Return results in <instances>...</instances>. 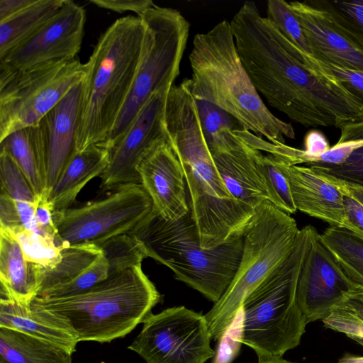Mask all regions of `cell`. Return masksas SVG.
I'll use <instances>...</instances> for the list:
<instances>
[{"label":"cell","mask_w":363,"mask_h":363,"mask_svg":"<svg viewBox=\"0 0 363 363\" xmlns=\"http://www.w3.org/2000/svg\"><path fill=\"white\" fill-rule=\"evenodd\" d=\"M240 60L270 106L305 127H335L363 119V108L313 56L290 43L255 2L230 21Z\"/></svg>","instance_id":"obj_1"},{"label":"cell","mask_w":363,"mask_h":363,"mask_svg":"<svg viewBox=\"0 0 363 363\" xmlns=\"http://www.w3.org/2000/svg\"><path fill=\"white\" fill-rule=\"evenodd\" d=\"M209 149L219 174L233 196L254 208L264 201L272 203L257 167V148L234 130H228Z\"/></svg>","instance_id":"obj_19"},{"label":"cell","mask_w":363,"mask_h":363,"mask_svg":"<svg viewBox=\"0 0 363 363\" xmlns=\"http://www.w3.org/2000/svg\"><path fill=\"white\" fill-rule=\"evenodd\" d=\"M289 6L302 26L313 57L363 71V51L316 1H290Z\"/></svg>","instance_id":"obj_20"},{"label":"cell","mask_w":363,"mask_h":363,"mask_svg":"<svg viewBox=\"0 0 363 363\" xmlns=\"http://www.w3.org/2000/svg\"><path fill=\"white\" fill-rule=\"evenodd\" d=\"M99 247L108 262V275L140 265L146 257L140 245L128 234L114 237Z\"/></svg>","instance_id":"obj_35"},{"label":"cell","mask_w":363,"mask_h":363,"mask_svg":"<svg viewBox=\"0 0 363 363\" xmlns=\"http://www.w3.org/2000/svg\"><path fill=\"white\" fill-rule=\"evenodd\" d=\"M65 0H36L0 23V58L30 38L53 18Z\"/></svg>","instance_id":"obj_26"},{"label":"cell","mask_w":363,"mask_h":363,"mask_svg":"<svg viewBox=\"0 0 363 363\" xmlns=\"http://www.w3.org/2000/svg\"><path fill=\"white\" fill-rule=\"evenodd\" d=\"M191 93L196 100L225 111L240 126L281 145L294 139L293 126L274 115L255 88L238 54L230 23L223 20L196 34L189 56Z\"/></svg>","instance_id":"obj_3"},{"label":"cell","mask_w":363,"mask_h":363,"mask_svg":"<svg viewBox=\"0 0 363 363\" xmlns=\"http://www.w3.org/2000/svg\"><path fill=\"white\" fill-rule=\"evenodd\" d=\"M7 230L18 242L28 262L44 268H52L60 261L62 246H57L53 238L42 235L23 227Z\"/></svg>","instance_id":"obj_30"},{"label":"cell","mask_w":363,"mask_h":363,"mask_svg":"<svg viewBox=\"0 0 363 363\" xmlns=\"http://www.w3.org/2000/svg\"><path fill=\"white\" fill-rule=\"evenodd\" d=\"M340 129L339 140L352 147L350 157L340 164L313 163L308 166L337 180L363 186V119L346 123Z\"/></svg>","instance_id":"obj_29"},{"label":"cell","mask_w":363,"mask_h":363,"mask_svg":"<svg viewBox=\"0 0 363 363\" xmlns=\"http://www.w3.org/2000/svg\"><path fill=\"white\" fill-rule=\"evenodd\" d=\"M36 0H0V23L18 14Z\"/></svg>","instance_id":"obj_43"},{"label":"cell","mask_w":363,"mask_h":363,"mask_svg":"<svg viewBox=\"0 0 363 363\" xmlns=\"http://www.w3.org/2000/svg\"><path fill=\"white\" fill-rule=\"evenodd\" d=\"M83 82V81H82ZM82 82L35 125V140L47 198L60 177L74 157Z\"/></svg>","instance_id":"obj_16"},{"label":"cell","mask_w":363,"mask_h":363,"mask_svg":"<svg viewBox=\"0 0 363 363\" xmlns=\"http://www.w3.org/2000/svg\"><path fill=\"white\" fill-rule=\"evenodd\" d=\"M153 211L152 200L140 184L123 185L103 199L53 211L55 243L99 246L127 234Z\"/></svg>","instance_id":"obj_11"},{"label":"cell","mask_w":363,"mask_h":363,"mask_svg":"<svg viewBox=\"0 0 363 363\" xmlns=\"http://www.w3.org/2000/svg\"><path fill=\"white\" fill-rule=\"evenodd\" d=\"M85 21L84 8L65 0L53 18L0 58V66L20 70L49 62L75 59L81 48Z\"/></svg>","instance_id":"obj_15"},{"label":"cell","mask_w":363,"mask_h":363,"mask_svg":"<svg viewBox=\"0 0 363 363\" xmlns=\"http://www.w3.org/2000/svg\"><path fill=\"white\" fill-rule=\"evenodd\" d=\"M171 88L154 94L120 140L110 150L109 163L100 176L103 191L140 184L138 167L160 141L167 138L164 113Z\"/></svg>","instance_id":"obj_13"},{"label":"cell","mask_w":363,"mask_h":363,"mask_svg":"<svg viewBox=\"0 0 363 363\" xmlns=\"http://www.w3.org/2000/svg\"><path fill=\"white\" fill-rule=\"evenodd\" d=\"M255 161L259 172L270 193L272 203L289 214L294 213L297 209L289 184L279 169L276 157L270 153L264 155L257 149Z\"/></svg>","instance_id":"obj_31"},{"label":"cell","mask_w":363,"mask_h":363,"mask_svg":"<svg viewBox=\"0 0 363 363\" xmlns=\"http://www.w3.org/2000/svg\"><path fill=\"white\" fill-rule=\"evenodd\" d=\"M89 2L99 8L120 13L133 11L137 16L155 4L151 0H90Z\"/></svg>","instance_id":"obj_41"},{"label":"cell","mask_w":363,"mask_h":363,"mask_svg":"<svg viewBox=\"0 0 363 363\" xmlns=\"http://www.w3.org/2000/svg\"><path fill=\"white\" fill-rule=\"evenodd\" d=\"M324 176L326 177L331 182L335 184L342 194H348L352 196L363 204V186L347 184L330 177L325 175Z\"/></svg>","instance_id":"obj_44"},{"label":"cell","mask_w":363,"mask_h":363,"mask_svg":"<svg viewBox=\"0 0 363 363\" xmlns=\"http://www.w3.org/2000/svg\"><path fill=\"white\" fill-rule=\"evenodd\" d=\"M349 337L363 346V337H357V336H354V335H350V336H349Z\"/></svg>","instance_id":"obj_47"},{"label":"cell","mask_w":363,"mask_h":363,"mask_svg":"<svg viewBox=\"0 0 363 363\" xmlns=\"http://www.w3.org/2000/svg\"><path fill=\"white\" fill-rule=\"evenodd\" d=\"M320 238L350 281L363 292V239L347 229L331 225Z\"/></svg>","instance_id":"obj_27"},{"label":"cell","mask_w":363,"mask_h":363,"mask_svg":"<svg viewBox=\"0 0 363 363\" xmlns=\"http://www.w3.org/2000/svg\"><path fill=\"white\" fill-rule=\"evenodd\" d=\"M0 327L50 342L72 354L79 342L76 330L66 318L33 303L0 300Z\"/></svg>","instance_id":"obj_22"},{"label":"cell","mask_w":363,"mask_h":363,"mask_svg":"<svg viewBox=\"0 0 363 363\" xmlns=\"http://www.w3.org/2000/svg\"><path fill=\"white\" fill-rule=\"evenodd\" d=\"M267 15L290 43L305 54L312 56L302 26L290 9L289 2L284 0H269L267 4Z\"/></svg>","instance_id":"obj_36"},{"label":"cell","mask_w":363,"mask_h":363,"mask_svg":"<svg viewBox=\"0 0 363 363\" xmlns=\"http://www.w3.org/2000/svg\"><path fill=\"white\" fill-rule=\"evenodd\" d=\"M314 59L319 68L342 86L363 108V71L346 69Z\"/></svg>","instance_id":"obj_38"},{"label":"cell","mask_w":363,"mask_h":363,"mask_svg":"<svg viewBox=\"0 0 363 363\" xmlns=\"http://www.w3.org/2000/svg\"><path fill=\"white\" fill-rule=\"evenodd\" d=\"M72 354L55 344L0 327V363H72Z\"/></svg>","instance_id":"obj_25"},{"label":"cell","mask_w":363,"mask_h":363,"mask_svg":"<svg viewBox=\"0 0 363 363\" xmlns=\"http://www.w3.org/2000/svg\"><path fill=\"white\" fill-rule=\"evenodd\" d=\"M109 159L110 150L97 145L77 152L48 194L52 211L70 208L84 186L106 170Z\"/></svg>","instance_id":"obj_24"},{"label":"cell","mask_w":363,"mask_h":363,"mask_svg":"<svg viewBox=\"0 0 363 363\" xmlns=\"http://www.w3.org/2000/svg\"><path fill=\"white\" fill-rule=\"evenodd\" d=\"M75 58L15 70L0 66V141L36 125L87 73Z\"/></svg>","instance_id":"obj_10"},{"label":"cell","mask_w":363,"mask_h":363,"mask_svg":"<svg viewBox=\"0 0 363 363\" xmlns=\"http://www.w3.org/2000/svg\"><path fill=\"white\" fill-rule=\"evenodd\" d=\"M362 292L347 278L315 230L304 259L296 301L306 323L325 319L350 295Z\"/></svg>","instance_id":"obj_14"},{"label":"cell","mask_w":363,"mask_h":363,"mask_svg":"<svg viewBox=\"0 0 363 363\" xmlns=\"http://www.w3.org/2000/svg\"><path fill=\"white\" fill-rule=\"evenodd\" d=\"M336 363H363V357L345 354Z\"/></svg>","instance_id":"obj_45"},{"label":"cell","mask_w":363,"mask_h":363,"mask_svg":"<svg viewBox=\"0 0 363 363\" xmlns=\"http://www.w3.org/2000/svg\"><path fill=\"white\" fill-rule=\"evenodd\" d=\"M145 26L138 16L114 21L86 62L76 133V151L103 145L130 94L139 64Z\"/></svg>","instance_id":"obj_4"},{"label":"cell","mask_w":363,"mask_h":363,"mask_svg":"<svg viewBox=\"0 0 363 363\" xmlns=\"http://www.w3.org/2000/svg\"><path fill=\"white\" fill-rule=\"evenodd\" d=\"M342 194L346 219L345 229L363 239V204L348 194Z\"/></svg>","instance_id":"obj_40"},{"label":"cell","mask_w":363,"mask_h":363,"mask_svg":"<svg viewBox=\"0 0 363 363\" xmlns=\"http://www.w3.org/2000/svg\"><path fill=\"white\" fill-rule=\"evenodd\" d=\"M299 231L296 220L270 201H264L255 208L243 233L236 274L223 296L204 315L212 340L225 335L247 296L286 260Z\"/></svg>","instance_id":"obj_8"},{"label":"cell","mask_w":363,"mask_h":363,"mask_svg":"<svg viewBox=\"0 0 363 363\" xmlns=\"http://www.w3.org/2000/svg\"><path fill=\"white\" fill-rule=\"evenodd\" d=\"M128 349L147 363H206L215 355L204 315L185 306L150 313Z\"/></svg>","instance_id":"obj_12"},{"label":"cell","mask_w":363,"mask_h":363,"mask_svg":"<svg viewBox=\"0 0 363 363\" xmlns=\"http://www.w3.org/2000/svg\"><path fill=\"white\" fill-rule=\"evenodd\" d=\"M326 328L363 337V292L350 295L323 320Z\"/></svg>","instance_id":"obj_32"},{"label":"cell","mask_w":363,"mask_h":363,"mask_svg":"<svg viewBox=\"0 0 363 363\" xmlns=\"http://www.w3.org/2000/svg\"><path fill=\"white\" fill-rule=\"evenodd\" d=\"M138 170L140 184L162 218L174 221L189 212L184 171L167 138L152 148Z\"/></svg>","instance_id":"obj_18"},{"label":"cell","mask_w":363,"mask_h":363,"mask_svg":"<svg viewBox=\"0 0 363 363\" xmlns=\"http://www.w3.org/2000/svg\"><path fill=\"white\" fill-rule=\"evenodd\" d=\"M275 157L288 180L296 209L331 226L345 228L343 194L340 189L311 167L290 165Z\"/></svg>","instance_id":"obj_21"},{"label":"cell","mask_w":363,"mask_h":363,"mask_svg":"<svg viewBox=\"0 0 363 363\" xmlns=\"http://www.w3.org/2000/svg\"><path fill=\"white\" fill-rule=\"evenodd\" d=\"M35 218L40 234L53 238L55 240L57 229L53 220V211L48 200H40L36 208Z\"/></svg>","instance_id":"obj_42"},{"label":"cell","mask_w":363,"mask_h":363,"mask_svg":"<svg viewBox=\"0 0 363 363\" xmlns=\"http://www.w3.org/2000/svg\"><path fill=\"white\" fill-rule=\"evenodd\" d=\"M196 104L201 128L208 146L224 131L242 128L236 120L219 107L201 100H196Z\"/></svg>","instance_id":"obj_37"},{"label":"cell","mask_w":363,"mask_h":363,"mask_svg":"<svg viewBox=\"0 0 363 363\" xmlns=\"http://www.w3.org/2000/svg\"><path fill=\"white\" fill-rule=\"evenodd\" d=\"M61 259L52 268L40 267V298H60L82 294L106 279L109 266L95 244L62 245Z\"/></svg>","instance_id":"obj_17"},{"label":"cell","mask_w":363,"mask_h":363,"mask_svg":"<svg viewBox=\"0 0 363 363\" xmlns=\"http://www.w3.org/2000/svg\"><path fill=\"white\" fill-rule=\"evenodd\" d=\"M257 363H297L284 359L283 357L258 358Z\"/></svg>","instance_id":"obj_46"},{"label":"cell","mask_w":363,"mask_h":363,"mask_svg":"<svg viewBox=\"0 0 363 363\" xmlns=\"http://www.w3.org/2000/svg\"><path fill=\"white\" fill-rule=\"evenodd\" d=\"M17 163L37 196L48 200L45 182L42 174L35 140V126L15 131L0 141Z\"/></svg>","instance_id":"obj_28"},{"label":"cell","mask_w":363,"mask_h":363,"mask_svg":"<svg viewBox=\"0 0 363 363\" xmlns=\"http://www.w3.org/2000/svg\"><path fill=\"white\" fill-rule=\"evenodd\" d=\"M1 192L11 199L37 203L41 198L35 194L23 172L5 150L0 149Z\"/></svg>","instance_id":"obj_34"},{"label":"cell","mask_w":363,"mask_h":363,"mask_svg":"<svg viewBox=\"0 0 363 363\" xmlns=\"http://www.w3.org/2000/svg\"><path fill=\"white\" fill-rule=\"evenodd\" d=\"M316 1L363 51V0Z\"/></svg>","instance_id":"obj_33"},{"label":"cell","mask_w":363,"mask_h":363,"mask_svg":"<svg viewBox=\"0 0 363 363\" xmlns=\"http://www.w3.org/2000/svg\"><path fill=\"white\" fill-rule=\"evenodd\" d=\"M316 229H300L286 260L245 298L240 341L257 358L283 357L301 342L307 325L296 301L299 274Z\"/></svg>","instance_id":"obj_7"},{"label":"cell","mask_w":363,"mask_h":363,"mask_svg":"<svg viewBox=\"0 0 363 363\" xmlns=\"http://www.w3.org/2000/svg\"><path fill=\"white\" fill-rule=\"evenodd\" d=\"M304 145V150L297 149L296 150V165L308 164L330 148L325 135L317 130H311L306 134Z\"/></svg>","instance_id":"obj_39"},{"label":"cell","mask_w":363,"mask_h":363,"mask_svg":"<svg viewBox=\"0 0 363 363\" xmlns=\"http://www.w3.org/2000/svg\"><path fill=\"white\" fill-rule=\"evenodd\" d=\"M167 139L184 171L187 201L201 245L211 248L243 236L255 208L231 195L213 162L187 82L167 96Z\"/></svg>","instance_id":"obj_2"},{"label":"cell","mask_w":363,"mask_h":363,"mask_svg":"<svg viewBox=\"0 0 363 363\" xmlns=\"http://www.w3.org/2000/svg\"><path fill=\"white\" fill-rule=\"evenodd\" d=\"M161 296L141 264L109 274L89 290L31 303L66 318L79 342H109L125 336L152 313Z\"/></svg>","instance_id":"obj_6"},{"label":"cell","mask_w":363,"mask_h":363,"mask_svg":"<svg viewBox=\"0 0 363 363\" xmlns=\"http://www.w3.org/2000/svg\"><path fill=\"white\" fill-rule=\"evenodd\" d=\"M138 16L145 26L140 58L130 94L102 145L108 150L154 94L174 85L189 38V23L175 9L154 4Z\"/></svg>","instance_id":"obj_9"},{"label":"cell","mask_w":363,"mask_h":363,"mask_svg":"<svg viewBox=\"0 0 363 363\" xmlns=\"http://www.w3.org/2000/svg\"><path fill=\"white\" fill-rule=\"evenodd\" d=\"M40 266L26 259L16 239L0 228V300L30 305L40 289Z\"/></svg>","instance_id":"obj_23"},{"label":"cell","mask_w":363,"mask_h":363,"mask_svg":"<svg viewBox=\"0 0 363 363\" xmlns=\"http://www.w3.org/2000/svg\"><path fill=\"white\" fill-rule=\"evenodd\" d=\"M140 245L146 257L169 267L174 277L216 303L238 269L243 236L211 248L201 245L190 211L167 220L155 210L127 233Z\"/></svg>","instance_id":"obj_5"}]
</instances>
